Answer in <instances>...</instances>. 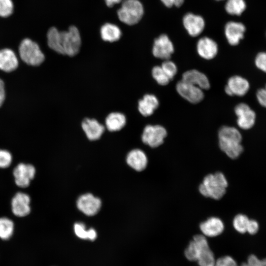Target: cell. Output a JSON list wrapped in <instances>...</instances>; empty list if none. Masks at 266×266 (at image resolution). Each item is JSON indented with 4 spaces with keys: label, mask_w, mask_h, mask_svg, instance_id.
<instances>
[{
    "label": "cell",
    "mask_w": 266,
    "mask_h": 266,
    "mask_svg": "<svg viewBox=\"0 0 266 266\" xmlns=\"http://www.w3.org/2000/svg\"><path fill=\"white\" fill-rule=\"evenodd\" d=\"M5 95L4 84L2 80L0 78V107L4 101Z\"/></svg>",
    "instance_id": "ab89813d"
},
{
    "label": "cell",
    "mask_w": 266,
    "mask_h": 266,
    "mask_svg": "<svg viewBox=\"0 0 266 266\" xmlns=\"http://www.w3.org/2000/svg\"></svg>",
    "instance_id": "7bdbcfd3"
},
{
    "label": "cell",
    "mask_w": 266,
    "mask_h": 266,
    "mask_svg": "<svg viewBox=\"0 0 266 266\" xmlns=\"http://www.w3.org/2000/svg\"><path fill=\"white\" fill-rule=\"evenodd\" d=\"M182 81L197 86L202 90L210 88V83L207 76L203 73L192 69L184 72Z\"/></svg>",
    "instance_id": "ffe728a7"
},
{
    "label": "cell",
    "mask_w": 266,
    "mask_h": 266,
    "mask_svg": "<svg viewBox=\"0 0 266 266\" xmlns=\"http://www.w3.org/2000/svg\"><path fill=\"white\" fill-rule=\"evenodd\" d=\"M259 224L254 220H250L247 228V232L250 234H256L259 230Z\"/></svg>",
    "instance_id": "74e56055"
},
{
    "label": "cell",
    "mask_w": 266,
    "mask_h": 266,
    "mask_svg": "<svg viewBox=\"0 0 266 266\" xmlns=\"http://www.w3.org/2000/svg\"><path fill=\"white\" fill-rule=\"evenodd\" d=\"M265 89H266V87H265Z\"/></svg>",
    "instance_id": "ee69618b"
},
{
    "label": "cell",
    "mask_w": 266,
    "mask_h": 266,
    "mask_svg": "<svg viewBox=\"0 0 266 266\" xmlns=\"http://www.w3.org/2000/svg\"><path fill=\"white\" fill-rule=\"evenodd\" d=\"M245 31V26L240 22H228L225 27V34L229 43L232 46L237 45L243 38Z\"/></svg>",
    "instance_id": "e0dca14e"
},
{
    "label": "cell",
    "mask_w": 266,
    "mask_h": 266,
    "mask_svg": "<svg viewBox=\"0 0 266 266\" xmlns=\"http://www.w3.org/2000/svg\"><path fill=\"white\" fill-rule=\"evenodd\" d=\"M167 135V131L164 127L149 125L143 131L141 140L144 144L154 149L164 143Z\"/></svg>",
    "instance_id": "52a82bcc"
},
{
    "label": "cell",
    "mask_w": 266,
    "mask_h": 266,
    "mask_svg": "<svg viewBox=\"0 0 266 266\" xmlns=\"http://www.w3.org/2000/svg\"><path fill=\"white\" fill-rule=\"evenodd\" d=\"M240 266H266V258L259 259L255 255H250L246 263H243Z\"/></svg>",
    "instance_id": "836d02e7"
},
{
    "label": "cell",
    "mask_w": 266,
    "mask_h": 266,
    "mask_svg": "<svg viewBox=\"0 0 266 266\" xmlns=\"http://www.w3.org/2000/svg\"><path fill=\"white\" fill-rule=\"evenodd\" d=\"M19 53L22 60L30 66H39L45 59L38 44L29 38H24L21 42Z\"/></svg>",
    "instance_id": "5b68a950"
},
{
    "label": "cell",
    "mask_w": 266,
    "mask_h": 266,
    "mask_svg": "<svg viewBox=\"0 0 266 266\" xmlns=\"http://www.w3.org/2000/svg\"><path fill=\"white\" fill-rule=\"evenodd\" d=\"M196 244L197 261L200 266H214L215 260L211 250L205 236L197 233L193 235L192 239Z\"/></svg>",
    "instance_id": "8992f818"
},
{
    "label": "cell",
    "mask_w": 266,
    "mask_h": 266,
    "mask_svg": "<svg viewBox=\"0 0 266 266\" xmlns=\"http://www.w3.org/2000/svg\"><path fill=\"white\" fill-rule=\"evenodd\" d=\"M14 231L13 221L7 217L0 218V238L8 240L12 235Z\"/></svg>",
    "instance_id": "4316f807"
},
{
    "label": "cell",
    "mask_w": 266,
    "mask_h": 266,
    "mask_svg": "<svg viewBox=\"0 0 266 266\" xmlns=\"http://www.w3.org/2000/svg\"><path fill=\"white\" fill-rule=\"evenodd\" d=\"M100 33L103 40L110 42L118 41L122 35L120 28L117 25L109 23L101 26Z\"/></svg>",
    "instance_id": "cb8c5ba5"
},
{
    "label": "cell",
    "mask_w": 266,
    "mask_h": 266,
    "mask_svg": "<svg viewBox=\"0 0 266 266\" xmlns=\"http://www.w3.org/2000/svg\"><path fill=\"white\" fill-rule=\"evenodd\" d=\"M143 13V6L139 0H124L117 11L120 21L129 26L138 23Z\"/></svg>",
    "instance_id": "277c9868"
},
{
    "label": "cell",
    "mask_w": 266,
    "mask_h": 266,
    "mask_svg": "<svg viewBox=\"0 0 266 266\" xmlns=\"http://www.w3.org/2000/svg\"><path fill=\"white\" fill-rule=\"evenodd\" d=\"M197 49L201 58L210 60L216 56L218 48L217 43L213 39L208 37H203L198 40Z\"/></svg>",
    "instance_id": "d6986e66"
},
{
    "label": "cell",
    "mask_w": 266,
    "mask_h": 266,
    "mask_svg": "<svg viewBox=\"0 0 266 266\" xmlns=\"http://www.w3.org/2000/svg\"><path fill=\"white\" fill-rule=\"evenodd\" d=\"M223 221L216 216H210L200 223L199 228L203 235L214 237L221 235L225 230Z\"/></svg>",
    "instance_id": "7c38bea8"
},
{
    "label": "cell",
    "mask_w": 266,
    "mask_h": 266,
    "mask_svg": "<svg viewBox=\"0 0 266 266\" xmlns=\"http://www.w3.org/2000/svg\"><path fill=\"white\" fill-rule=\"evenodd\" d=\"M47 44L57 53L73 57L81 48V38L78 29L70 26L67 31H60L56 27L50 28L47 33Z\"/></svg>",
    "instance_id": "6da1fadb"
},
{
    "label": "cell",
    "mask_w": 266,
    "mask_h": 266,
    "mask_svg": "<svg viewBox=\"0 0 266 266\" xmlns=\"http://www.w3.org/2000/svg\"><path fill=\"white\" fill-rule=\"evenodd\" d=\"M97 234L96 231L93 229L89 230V239L94 240L97 237Z\"/></svg>",
    "instance_id": "b9f144b4"
},
{
    "label": "cell",
    "mask_w": 266,
    "mask_h": 266,
    "mask_svg": "<svg viewBox=\"0 0 266 266\" xmlns=\"http://www.w3.org/2000/svg\"><path fill=\"white\" fill-rule=\"evenodd\" d=\"M126 117L124 114L118 112H112L105 119V125L110 132L121 130L126 124Z\"/></svg>",
    "instance_id": "d4e9b609"
},
{
    "label": "cell",
    "mask_w": 266,
    "mask_h": 266,
    "mask_svg": "<svg viewBox=\"0 0 266 266\" xmlns=\"http://www.w3.org/2000/svg\"><path fill=\"white\" fill-rule=\"evenodd\" d=\"M18 66V58L14 52L9 48L0 50V69L9 72L15 70Z\"/></svg>",
    "instance_id": "7402d4cb"
},
{
    "label": "cell",
    "mask_w": 266,
    "mask_h": 266,
    "mask_svg": "<svg viewBox=\"0 0 266 266\" xmlns=\"http://www.w3.org/2000/svg\"><path fill=\"white\" fill-rule=\"evenodd\" d=\"M35 174L34 167L31 164H19L13 171L16 184L21 188L28 187Z\"/></svg>",
    "instance_id": "9c48e42d"
},
{
    "label": "cell",
    "mask_w": 266,
    "mask_h": 266,
    "mask_svg": "<svg viewBox=\"0 0 266 266\" xmlns=\"http://www.w3.org/2000/svg\"><path fill=\"white\" fill-rule=\"evenodd\" d=\"M249 219L245 214L238 213L235 215L232 220V225L235 231L240 233L247 232Z\"/></svg>",
    "instance_id": "83f0119b"
},
{
    "label": "cell",
    "mask_w": 266,
    "mask_h": 266,
    "mask_svg": "<svg viewBox=\"0 0 266 266\" xmlns=\"http://www.w3.org/2000/svg\"><path fill=\"white\" fill-rule=\"evenodd\" d=\"M81 126L90 140L99 139L104 131V127L95 119H85L82 122Z\"/></svg>",
    "instance_id": "44dd1931"
},
{
    "label": "cell",
    "mask_w": 266,
    "mask_h": 266,
    "mask_svg": "<svg viewBox=\"0 0 266 266\" xmlns=\"http://www.w3.org/2000/svg\"><path fill=\"white\" fill-rule=\"evenodd\" d=\"M256 97L260 104L266 108V89L262 88L258 90L256 93Z\"/></svg>",
    "instance_id": "8d00e7d4"
},
{
    "label": "cell",
    "mask_w": 266,
    "mask_h": 266,
    "mask_svg": "<svg viewBox=\"0 0 266 266\" xmlns=\"http://www.w3.org/2000/svg\"><path fill=\"white\" fill-rule=\"evenodd\" d=\"M234 112L237 117V124L240 128L246 130L254 126L256 114L248 104L245 103L238 104L235 107Z\"/></svg>",
    "instance_id": "ba28073f"
},
{
    "label": "cell",
    "mask_w": 266,
    "mask_h": 266,
    "mask_svg": "<svg viewBox=\"0 0 266 266\" xmlns=\"http://www.w3.org/2000/svg\"><path fill=\"white\" fill-rule=\"evenodd\" d=\"M106 5L109 7L113 6L115 4L119 3L123 0H104Z\"/></svg>",
    "instance_id": "60d3db41"
},
{
    "label": "cell",
    "mask_w": 266,
    "mask_h": 266,
    "mask_svg": "<svg viewBox=\"0 0 266 266\" xmlns=\"http://www.w3.org/2000/svg\"><path fill=\"white\" fill-rule=\"evenodd\" d=\"M246 8L244 0H227L225 8L226 12L231 15H240Z\"/></svg>",
    "instance_id": "484cf974"
},
{
    "label": "cell",
    "mask_w": 266,
    "mask_h": 266,
    "mask_svg": "<svg viewBox=\"0 0 266 266\" xmlns=\"http://www.w3.org/2000/svg\"><path fill=\"white\" fill-rule=\"evenodd\" d=\"M255 64L258 69L266 73V52H261L256 55Z\"/></svg>",
    "instance_id": "d6a6232c"
},
{
    "label": "cell",
    "mask_w": 266,
    "mask_h": 266,
    "mask_svg": "<svg viewBox=\"0 0 266 266\" xmlns=\"http://www.w3.org/2000/svg\"><path fill=\"white\" fill-rule=\"evenodd\" d=\"M161 67L170 80L174 77L177 71L175 64L168 60L163 62Z\"/></svg>",
    "instance_id": "4dcf8cb0"
},
{
    "label": "cell",
    "mask_w": 266,
    "mask_h": 266,
    "mask_svg": "<svg viewBox=\"0 0 266 266\" xmlns=\"http://www.w3.org/2000/svg\"><path fill=\"white\" fill-rule=\"evenodd\" d=\"M127 162L128 165L137 172L144 170L148 165V159L142 150L134 149L127 155Z\"/></svg>",
    "instance_id": "ac0fdd59"
},
{
    "label": "cell",
    "mask_w": 266,
    "mask_h": 266,
    "mask_svg": "<svg viewBox=\"0 0 266 266\" xmlns=\"http://www.w3.org/2000/svg\"><path fill=\"white\" fill-rule=\"evenodd\" d=\"M75 234L81 239L89 238V230H86L85 225L81 223H75L74 225Z\"/></svg>",
    "instance_id": "e575fe53"
},
{
    "label": "cell",
    "mask_w": 266,
    "mask_h": 266,
    "mask_svg": "<svg viewBox=\"0 0 266 266\" xmlns=\"http://www.w3.org/2000/svg\"><path fill=\"white\" fill-rule=\"evenodd\" d=\"M214 266H238L235 261L230 256H224L219 258Z\"/></svg>",
    "instance_id": "d590c367"
},
{
    "label": "cell",
    "mask_w": 266,
    "mask_h": 266,
    "mask_svg": "<svg viewBox=\"0 0 266 266\" xmlns=\"http://www.w3.org/2000/svg\"><path fill=\"white\" fill-rule=\"evenodd\" d=\"M161 1L166 6L170 8L173 5L176 7L181 6L184 0H161Z\"/></svg>",
    "instance_id": "f35d334b"
},
{
    "label": "cell",
    "mask_w": 266,
    "mask_h": 266,
    "mask_svg": "<svg viewBox=\"0 0 266 266\" xmlns=\"http://www.w3.org/2000/svg\"><path fill=\"white\" fill-rule=\"evenodd\" d=\"M14 4L12 0H0V17L6 18L13 13Z\"/></svg>",
    "instance_id": "f546056e"
},
{
    "label": "cell",
    "mask_w": 266,
    "mask_h": 266,
    "mask_svg": "<svg viewBox=\"0 0 266 266\" xmlns=\"http://www.w3.org/2000/svg\"><path fill=\"white\" fill-rule=\"evenodd\" d=\"M228 181L221 171L206 174L198 186L199 193L203 197L215 200L221 199L226 194Z\"/></svg>",
    "instance_id": "3957f363"
},
{
    "label": "cell",
    "mask_w": 266,
    "mask_h": 266,
    "mask_svg": "<svg viewBox=\"0 0 266 266\" xmlns=\"http://www.w3.org/2000/svg\"><path fill=\"white\" fill-rule=\"evenodd\" d=\"M249 88L250 84L247 79L239 75H234L229 79L225 91L229 96L241 97L247 93Z\"/></svg>",
    "instance_id": "5bb4252c"
},
{
    "label": "cell",
    "mask_w": 266,
    "mask_h": 266,
    "mask_svg": "<svg viewBox=\"0 0 266 266\" xmlns=\"http://www.w3.org/2000/svg\"><path fill=\"white\" fill-rule=\"evenodd\" d=\"M30 196L23 192L17 193L11 200L13 213L17 217H25L31 211Z\"/></svg>",
    "instance_id": "2e32d148"
},
{
    "label": "cell",
    "mask_w": 266,
    "mask_h": 266,
    "mask_svg": "<svg viewBox=\"0 0 266 266\" xmlns=\"http://www.w3.org/2000/svg\"><path fill=\"white\" fill-rule=\"evenodd\" d=\"M152 75L154 79L161 85H166L170 80L161 66H154L152 70Z\"/></svg>",
    "instance_id": "f1b7e54d"
},
{
    "label": "cell",
    "mask_w": 266,
    "mask_h": 266,
    "mask_svg": "<svg viewBox=\"0 0 266 266\" xmlns=\"http://www.w3.org/2000/svg\"><path fill=\"white\" fill-rule=\"evenodd\" d=\"M173 52V43L167 35L162 34L155 39L152 53L155 57L165 60H168Z\"/></svg>",
    "instance_id": "30bf717a"
},
{
    "label": "cell",
    "mask_w": 266,
    "mask_h": 266,
    "mask_svg": "<svg viewBox=\"0 0 266 266\" xmlns=\"http://www.w3.org/2000/svg\"><path fill=\"white\" fill-rule=\"evenodd\" d=\"M176 88L182 98L193 103L200 102L204 97L201 89L182 80L177 83Z\"/></svg>",
    "instance_id": "8fae6325"
},
{
    "label": "cell",
    "mask_w": 266,
    "mask_h": 266,
    "mask_svg": "<svg viewBox=\"0 0 266 266\" xmlns=\"http://www.w3.org/2000/svg\"><path fill=\"white\" fill-rule=\"evenodd\" d=\"M183 24L190 35L196 37L199 35L205 27L204 19L200 15L188 13L183 18Z\"/></svg>",
    "instance_id": "9a60e30c"
},
{
    "label": "cell",
    "mask_w": 266,
    "mask_h": 266,
    "mask_svg": "<svg viewBox=\"0 0 266 266\" xmlns=\"http://www.w3.org/2000/svg\"><path fill=\"white\" fill-rule=\"evenodd\" d=\"M159 106L157 98L152 94H146L138 101V109L140 114L145 116L151 115Z\"/></svg>",
    "instance_id": "603a6c76"
},
{
    "label": "cell",
    "mask_w": 266,
    "mask_h": 266,
    "mask_svg": "<svg viewBox=\"0 0 266 266\" xmlns=\"http://www.w3.org/2000/svg\"><path fill=\"white\" fill-rule=\"evenodd\" d=\"M101 200L91 194H86L79 197L77 200L78 208L88 216L96 214L101 207Z\"/></svg>",
    "instance_id": "4fadbf2b"
},
{
    "label": "cell",
    "mask_w": 266,
    "mask_h": 266,
    "mask_svg": "<svg viewBox=\"0 0 266 266\" xmlns=\"http://www.w3.org/2000/svg\"><path fill=\"white\" fill-rule=\"evenodd\" d=\"M218 145L221 151L230 159H238L244 148L241 144L242 137L235 128L229 126L221 127L218 133Z\"/></svg>",
    "instance_id": "7a4b0ae2"
},
{
    "label": "cell",
    "mask_w": 266,
    "mask_h": 266,
    "mask_svg": "<svg viewBox=\"0 0 266 266\" xmlns=\"http://www.w3.org/2000/svg\"><path fill=\"white\" fill-rule=\"evenodd\" d=\"M11 153L6 150L0 149V168H7L12 163Z\"/></svg>",
    "instance_id": "1f68e13d"
}]
</instances>
